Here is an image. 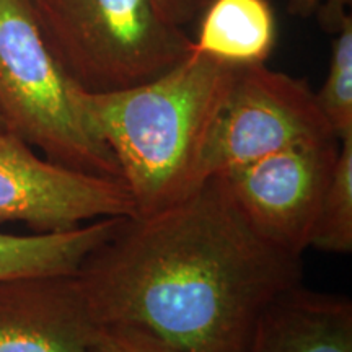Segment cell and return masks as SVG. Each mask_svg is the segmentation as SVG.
<instances>
[{
  "label": "cell",
  "instance_id": "cell-1",
  "mask_svg": "<svg viewBox=\"0 0 352 352\" xmlns=\"http://www.w3.org/2000/svg\"><path fill=\"white\" fill-rule=\"evenodd\" d=\"M302 276V256L254 230L219 176L168 209L121 217L76 272L100 327L142 329L184 352H246Z\"/></svg>",
  "mask_w": 352,
  "mask_h": 352
},
{
  "label": "cell",
  "instance_id": "cell-2",
  "mask_svg": "<svg viewBox=\"0 0 352 352\" xmlns=\"http://www.w3.org/2000/svg\"><path fill=\"white\" fill-rule=\"evenodd\" d=\"M236 65L192 52L142 85L80 94L95 135L111 151L134 215L168 209L204 183L202 155Z\"/></svg>",
  "mask_w": 352,
  "mask_h": 352
},
{
  "label": "cell",
  "instance_id": "cell-3",
  "mask_svg": "<svg viewBox=\"0 0 352 352\" xmlns=\"http://www.w3.org/2000/svg\"><path fill=\"white\" fill-rule=\"evenodd\" d=\"M69 77L23 0H0V121L43 157L122 183L113 153L88 124Z\"/></svg>",
  "mask_w": 352,
  "mask_h": 352
},
{
  "label": "cell",
  "instance_id": "cell-4",
  "mask_svg": "<svg viewBox=\"0 0 352 352\" xmlns=\"http://www.w3.org/2000/svg\"><path fill=\"white\" fill-rule=\"evenodd\" d=\"M36 19L59 64L88 94L152 82L192 52V39L153 0H44Z\"/></svg>",
  "mask_w": 352,
  "mask_h": 352
},
{
  "label": "cell",
  "instance_id": "cell-5",
  "mask_svg": "<svg viewBox=\"0 0 352 352\" xmlns=\"http://www.w3.org/2000/svg\"><path fill=\"white\" fill-rule=\"evenodd\" d=\"M327 139L338 138L305 80L264 64L236 65L206 142L202 178Z\"/></svg>",
  "mask_w": 352,
  "mask_h": 352
},
{
  "label": "cell",
  "instance_id": "cell-6",
  "mask_svg": "<svg viewBox=\"0 0 352 352\" xmlns=\"http://www.w3.org/2000/svg\"><path fill=\"white\" fill-rule=\"evenodd\" d=\"M340 153V139L292 145L215 175L254 230L302 256Z\"/></svg>",
  "mask_w": 352,
  "mask_h": 352
},
{
  "label": "cell",
  "instance_id": "cell-7",
  "mask_svg": "<svg viewBox=\"0 0 352 352\" xmlns=\"http://www.w3.org/2000/svg\"><path fill=\"white\" fill-rule=\"evenodd\" d=\"M134 214L124 183L47 160L12 132L0 131V222L63 232Z\"/></svg>",
  "mask_w": 352,
  "mask_h": 352
},
{
  "label": "cell",
  "instance_id": "cell-8",
  "mask_svg": "<svg viewBox=\"0 0 352 352\" xmlns=\"http://www.w3.org/2000/svg\"><path fill=\"white\" fill-rule=\"evenodd\" d=\"M98 328L76 274L0 283V352H91Z\"/></svg>",
  "mask_w": 352,
  "mask_h": 352
},
{
  "label": "cell",
  "instance_id": "cell-9",
  "mask_svg": "<svg viewBox=\"0 0 352 352\" xmlns=\"http://www.w3.org/2000/svg\"><path fill=\"white\" fill-rule=\"evenodd\" d=\"M246 352H352V302L298 285L264 311Z\"/></svg>",
  "mask_w": 352,
  "mask_h": 352
},
{
  "label": "cell",
  "instance_id": "cell-10",
  "mask_svg": "<svg viewBox=\"0 0 352 352\" xmlns=\"http://www.w3.org/2000/svg\"><path fill=\"white\" fill-rule=\"evenodd\" d=\"M276 44V19L267 0H210L192 47L232 65L264 64Z\"/></svg>",
  "mask_w": 352,
  "mask_h": 352
},
{
  "label": "cell",
  "instance_id": "cell-11",
  "mask_svg": "<svg viewBox=\"0 0 352 352\" xmlns=\"http://www.w3.org/2000/svg\"><path fill=\"white\" fill-rule=\"evenodd\" d=\"M121 217L100 219L63 232H0V283L33 276L76 274L83 259L114 232Z\"/></svg>",
  "mask_w": 352,
  "mask_h": 352
},
{
  "label": "cell",
  "instance_id": "cell-12",
  "mask_svg": "<svg viewBox=\"0 0 352 352\" xmlns=\"http://www.w3.org/2000/svg\"><path fill=\"white\" fill-rule=\"evenodd\" d=\"M310 246L333 254L352 252V135L340 140V153L321 202Z\"/></svg>",
  "mask_w": 352,
  "mask_h": 352
},
{
  "label": "cell",
  "instance_id": "cell-13",
  "mask_svg": "<svg viewBox=\"0 0 352 352\" xmlns=\"http://www.w3.org/2000/svg\"><path fill=\"white\" fill-rule=\"evenodd\" d=\"M327 80L315 91L324 120L338 139L352 135V16L338 30Z\"/></svg>",
  "mask_w": 352,
  "mask_h": 352
},
{
  "label": "cell",
  "instance_id": "cell-14",
  "mask_svg": "<svg viewBox=\"0 0 352 352\" xmlns=\"http://www.w3.org/2000/svg\"><path fill=\"white\" fill-rule=\"evenodd\" d=\"M91 352H184L153 334L129 327H100Z\"/></svg>",
  "mask_w": 352,
  "mask_h": 352
},
{
  "label": "cell",
  "instance_id": "cell-15",
  "mask_svg": "<svg viewBox=\"0 0 352 352\" xmlns=\"http://www.w3.org/2000/svg\"><path fill=\"white\" fill-rule=\"evenodd\" d=\"M352 0H289L287 10L290 15L310 19L315 16L324 32L336 33L349 16Z\"/></svg>",
  "mask_w": 352,
  "mask_h": 352
},
{
  "label": "cell",
  "instance_id": "cell-16",
  "mask_svg": "<svg viewBox=\"0 0 352 352\" xmlns=\"http://www.w3.org/2000/svg\"><path fill=\"white\" fill-rule=\"evenodd\" d=\"M208 2L209 0H153L160 15L179 28L195 20Z\"/></svg>",
  "mask_w": 352,
  "mask_h": 352
},
{
  "label": "cell",
  "instance_id": "cell-17",
  "mask_svg": "<svg viewBox=\"0 0 352 352\" xmlns=\"http://www.w3.org/2000/svg\"><path fill=\"white\" fill-rule=\"evenodd\" d=\"M23 2H25L26 6H28L30 8H32L33 13H34V16H36V12L39 10V8H41L44 0H23Z\"/></svg>",
  "mask_w": 352,
  "mask_h": 352
},
{
  "label": "cell",
  "instance_id": "cell-18",
  "mask_svg": "<svg viewBox=\"0 0 352 352\" xmlns=\"http://www.w3.org/2000/svg\"><path fill=\"white\" fill-rule=\"evenodd\" d=\"M0 131H6V127H3V124H2V121H0Z\"/></svg>",
  "mask_w": 352,
  "mask_h": 352
}]
</instances>
